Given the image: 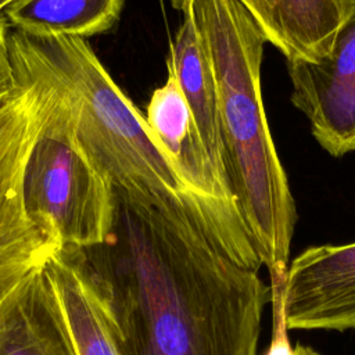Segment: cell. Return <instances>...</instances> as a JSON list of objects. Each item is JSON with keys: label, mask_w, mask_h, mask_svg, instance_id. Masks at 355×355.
I'll return each mask as SVG.
<instances>
[{"label": "cell", "mask_w": 355, "mask_h": 355, "mask_svg": "<svg viewBox=\"0 0 355 355\" xmlns=\"http://www.w3.org/2000/svg\"><path fill=\"white\" fill-rule=\"evenodd\" d=\"M108 239L85 250L104 279L123 355H258L270 288L211 236L186 197L112 184Z\"/></svg>", "instance_id": "obj_1"}, {"label": "cell", "mask_w": 355, "mask_h": 355, "mask_svg": "<svg viewBox=\"0 0 355 355\" xmlns=\"http://www.w3.org/2000/svg\"><path fill=\"white\" fill-rule=\"evenodd\" d=\"M8 49L18 85L42 87L55 98L79 144L111 184L133 183L186 197L227 255L247 268H261L237 211L186 178L83 37L12 31Z\"/></svg>", "instance_id": "obj_2"}, {"label": "cell", "mask_w": 355, "mask_h": 355, "mask_svg": "<svg viewBox=\"0 0 355 355\" xmlns=\"http://www.w3.org/2000/svg\"><path fill=\"white\" fill-rule=\"evenodd\" d=\"M190 12L218 85L225 189L272 286L283 284L297 216L263 108L261 64L266 40L237 0H193Z\"/></svg>", "instance_id": "obj_3"}, {"label": "cell", "mask_w": 355, "mask_h": 355, "mask_svg": "<svg viewBox=\"0 0 355 355\" xmlns=\"http://www.w3.org/2000/svg\"><path fill=\"white\" fill-rule=\"evenodd\" d=\"M37 89L46 96L47 114L24 169L25 209L61 248L100 245L112 227V184L79 144L55 98Z\"/></svg>", "instance_id": "obj_4"}, {"label": "cell", "mask_w": 355, "mask_h": 355, "mask_svg": "<svg viewBox=\"0 0 355 355\" xmlns=\"http://www.w3.org/2000/svg\"><path fill=\"white\" fill-rule=\"evenodd\" d=\"M46 114L47 100L35 86L21 87L0 111V302L61 248L29 218L22 200L25 164Z\"/></svg>", "instance_id": "obj_5"}, {"label": "cell", "mask_w": 355, "mask_h": 355, "mask_svg": "<svg viewBox=\"0 0 355 355\" xmlns=\"http://www.w3.org/2000/svg\"><path fill=\"white\" fill-rule=\"evenodd\" d=\"M286 65L291 101L320 147L336 158L355 151V7L323 58Z\"/></svg>", "instance_id": "obj_6"}, {"label": "cell", "mask_w": 355, "mask_h": 355, "mask_svg": "<svg viewBox=\"0 0 355 355\" xmlns=\"http://www.w3.org/2000/svg\"><path fill=\"white\" fill-rule=\"evenodd\" d=\"M280 308L286 330L355 329V241L302 251L286 270Z\"/></svg>", "instance_id": "obj_7"}, {"label": "cell", "mask_w": 355, "mask_h": 355, "mask_svg": "<svg viewBox=\"0 0 355 355\" xmlns=\"http://www.w3.org/2000/svg\"><path fill=\"white\" fill-rule=\"evenodd\" d=\"M78 355H123L103 276L85 250L60 248L46 265Z\"/></svg>", "instance_id": "obj_8"}, {"label": "cell", "mask_w": 355, "mask_h": 355, "mask_svg": "<svg viewBox=\"0 0 355 355\" xmlns=\"http://www.w3.org/2000/svg\"><path fill=\"white\" fill-rule=\"evenodd\" d=\"M0 355H78L46 266L0 302Z\"/></svg>", "instance_id": "obj_9"}, {"label": "cell", "mask_w": 355, "mask_h": 355, "mask_svg": "<svg viewBox=\"0 0 355 355\" xmlns=\"http://www.w3.org/2000/svg\"><path fill=\"white\" fill-rule=\"evenodd\" d=\"M286 61H318L331 49L355 0H237Z\"/></svg>", "instance_id": "obj_10"}, {"label": "cell", "mask_w": 355, "mask_h": 355, "mask_svg": "<svg viewBox=\"0 0 355 355\" xmlns=\"http://www.w3.org/2000/svg\"><path fill=\"white\" fill-rule=\"evenodd\" d=\"M166 65L168 71L176 76L187 101L196 136L209 171L227 194L220 161L218 85L204 40L190 11L183 15V22L171 42Z\"/></svg>", "instance_id": "obj_11"}, {"label": "cell", "mask_w": 355, "mask_h": 355, "mask_svg": "<svg viewBox=\"0 0 355 355\" xmlns=\"http://www.w3.org/2000/svg\"><path fill=\"white\" fill-rule=\"evenodd\" d=\"M125 0H14L3 11L8 26L33 36L87 37L114 26Z\"/></svg>", "instance_id": "obj_12"}, {"label": "cell", "mask_w": 355, "mask_h": 355, "mask_svg": "<svg viewBox=\"0 0 355 355\" xmlns=\"http://www.w3.org/2000/svg\"><path fill=\"white\" fill-rule=\"evenodd\" d=\"M8 24L0 15V111L19 92L8 49Z\"/></svg>", "instance_id": "obj_13"}, {"label": "cell", "mask_w": 355, "mask_h": 355, "mask_svg": "<svg viewBox=\"0 0 355 355\" xmlns=\"http://www.w3.org/2000/svg\"><path fill=\"white\" fill-rule=\"evenodd\" d=\"M171 3H172L173 8L182 11L183 15H184V14H187L190 11L193 0H171Z\"/></svg>", "instance_id": "obj_14"}, {"label": "cell", "mask_w": 355, "mask_h": 355, "mask_svg": "<svg viewBox=\"0 0 355 355\" xmlns=\"http://www.w3.org/2000/svg\"><path fill=\"white\" fill-rule=\"evenodd\" d=\"M293 355H319L316 351H313L309 347H304V345H295L294 348H291Z\"/></svg>", "instance_id": "obj_15"}, {"label": "cell", "mask_w": 355, "mask_h": 355, "mask_svg": "<svg viewBox=\"0 0 355 355\" xmlns=\"http://www.w3.org/2000/svg\"><path fill=\"white\" fill-rule=\"evenodd\" d=\"M11 1H14V0H0V15H3L4 8H6Z\"/></svg>", "instance_id": "obj_16"}]
</instances>
